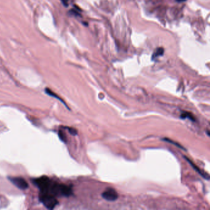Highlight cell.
<instances>
[{"label": "cell", "instance_id": "11", "mask_svg": "<svg viewBox=\"0 0 210 210\" xmlns=\"http://www.w3.org/2000/svg\"><path fill=\"white\" fill-rule=\"evenodd\" d=\"M59 138L62 141L64 142L66 141L65 134L64 132H62V131H59Z\"/></svg>", "mask_w": 210, "mask_h": 210}, {"label": "cell", "instance_id": "1", "mask_svg": "<svg viewBox=\"0 0 210 210\" xmlns=\"http://www.w3.org/2000/svg\"><path fill=\"white\" fill-rule=\"evenodd\" d=\"M48 193L54 196L62 195L69 197L72 194V187L67 186L66 185L55 183L51 184Z\"/></svg>", "mask_w": 210, "mask_h": 210}, {"label": "cell", "instance_id": "8", "mask_svg": "<svg viewBox=\"0 0 210 210\" xmlns=\"http://www.w3.org/2000/svg\"><path fill=\"white\" fill-rule=\"evenodd\" d=\"M180 118H181L182 119H186V118H188L189 119L193 121H195V118L194 116L190 112H182V114L180 115Z\"/></svg>", "mask_w": 210, "mask_h": 210}, {"label": "cell", "instance_id": "3", "mask_svg": "<svg viewBox=\"0 0 210 210\" xmlns=\"http://www.w3.org/2000/svg\"><path fill=\"white\" fill-rule=\"evenodd\" d=\"M33 182L40 188L41 192H48L51 184L49 178L46 176L35 179L33 180Z\"/></svg>", "mask_w": 210, "mask_h": 210}, {"label": "cell", "instance_id": "10", "mask_svg": "<svg viewBox=\"0 0 210 210\" xmlns=\"http://www.w3.org/2000/svg\"><path fill=\"white\" fill-rule=\"evenodd\" d=\"M163 141H165L166 142H169V143H171V144H174V145H175L176 146H177L178 147H179V148H180V149H183V150H186V149H185V148H184L183 147H182L181 145H180L179 144L177 143V142H176L173 141V140L169 139H168V138H164V139H163Z\"/></svg>", "mask_w": 210, "mask_h": 210}, {"label": "cell", "instance_id": "4", "mask_svg": "<svg viewBox=\"0 0 210 210\" xmlns=\"http://www.w3.org/2000/svg\"><path fill=\"white\" fill-rule=\"evenodd\" d=\"M102 198L110 201H115L118 198V194L113 188H107L102 194Z\"/></svg>", "mask_w": 210, "mask_h": 210}, {"label": "cell", "instance_id": "7", "mask_svg": "<svg viewBox=\"0 0 210 210\" xmlns=\"http://www.w3.org/2000/svg\"><path fill=\"white\" fill-rule=\"evenodd\" d=\"M45 92H46V94H48V95L51 96H52V97L55 98L56 99H58V100H59L61 102H62V103L64 104V105H65L66 107L68 108V107H67V105L65 104V103L64 102V100H62V99L59 97V96H58L56 93H54V92L53 91H52L51 90L49 89V88H46V89H45Z\"/></svg>", "mask_w": 210, "mask_h": 210}, {"label": "cell", "instance_id": "12", "mask_svg": "<svg viewBox=\"0 0 210 210\" xmlns=\"http://www.w3.org/2000/svg\"><path fill=\"white\" fill-rule=\"evenodd\" d=\"M67 129H68L69 133L72 134V135L75 136L77 134V131L75 129H74L73 128H67Z\"/></svg>", "mask_w": 210, "mask_h": 210}, {"label": "cell", "instance_id": "2", "mask_svg": "<svg viewBox=\"0 0 210 210\" xmlns=\"http://www.w3.org/2000/svg\"><path fill=\"white\" fill-rule=\"evenodd\" d=\"M40 200L44 207L48 209H52L56 207L58 201L55 198V196L48 192H41L40 196Z\"/></svg>", "mask_w": 210, "mask_h": 210}, {"label": "cell", "instance_id": "6", "mask_svg": "<svg viewBox=\"0 0 210 210\" xmlns=\"http://www.w3.org/2000/svg\"><path fill=\"white\" fill-rule=\"evenodd\" d=\"M185 158H186V160H187L188 161V163H190V164L192 166V167L193 168H194L197 171V172H198V173L201 176H203V177L204 178H205V179H207V180H209V176H208V174H206V173H203V172L202 171H201L199 168H197V166H196V165H195L194 164V163H193L189 159H188V158H187V157H185Z\"/></svg>", "mask_w": 210, "mask_h": 210}, {"label": "cell", "instance_id": "13", "mask_svg": "<svg viewBox=\"0 0 210 210\" xmlns=\"http://www.w3.org/2000/svg\"><path fill=\"white\" fill-rule=\"evenodd\" d=\"M62 3L64 4V5L66 7L68 6L69 5V0H61Z\"/></svg>", "mask_w": 210, "mask_h": 210}, {"label": "cell", "instance_id": "14", "mask_svg": "<svg viewBox=\"0 0 210 210\" xmlns=\"http://www.w3.org/2000/svg\"><path fill=\"white\" fill-rule=\"evenodd\" d=\"M178 1H180V2H181V1H186V0H178Z\"/></svg>", "mask_w": 210, "mask_h": 210}, {"label": "cell", "instance_id": "9", "mask_svg": "<svg viewBox=\"0 0 210 210\" xmlns=\"http://www.w3.org/2000/svg\"><path fill=\"white\" fill-rule=\"evenodd\" d=\"M163 53H164V49H163V48H159L157 49L155 52L153 54L152 60H154L155 59H156L160 56H162Z\"/></svg>", "mask_w": 210, "mask_h": 210}, {"label": "cell", "instance_id": "5", "mask_svg": "<svg viewBox=\"0 0 210 210\" xmlns=\"http://www.w3.org/2000/svg\"><path fill=\"white\" fill-rule=\"evenodd\" d=\"M10 181L20 189L26 190L28 187V184L27 181L22 178L11 177L9 178Z\"/></svg>", "mask_w": 210, "mask_h": 210}]
</instances>
